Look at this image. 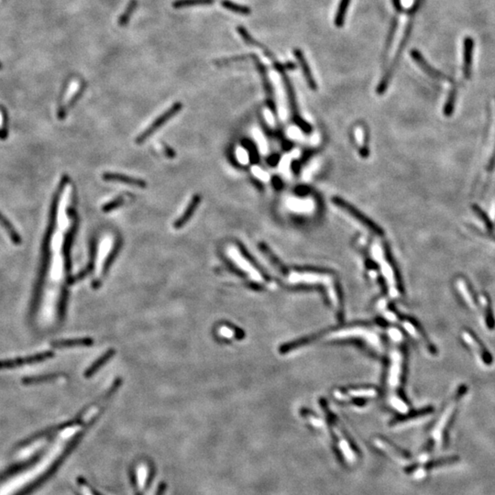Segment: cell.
Returning <instances> with one entry per match:
<instances>
[{
	"label": "cell",
	"instance_id": "cell-1",
	"mask_svg": "<svg viewBox=\"0 0 495 495\" xmlns=\"http://www.w3.org/2000/svg\"><path fill=\"white\" fill-rule=\"evenodd\" d=\"M389 333L393 342V346L390 351L389 373L387 379L389 404L395 410L401 413H407L408 407L397 394L404 371V352L401 349L402 335L395 328H391Z\"/></svg>",
	"mask_w": 495,
	"mask_h": 495
},
{
	"label": "cell",
	"instance_id": "cell-2",
	"mask_svg": "<svg viewBox=\"0 0 495 495\" xmlns=\"http://www.w3.org/2000/svg\"><path fill=\"white\" fill-rule=\"evenodd\" d=\"M326 340H340V339H356L363 344H367L370 349L375 352L381 351V339L375 331L367 326H352L337 329L326 335Z\"/></svg>",
	"mask_w": 495,
	"mask_h": 495
},
{
	"label": "cell",
	"instance_id": "cell-3",
	"mask_svg": "<svg viewBox=\"0 0 495 495\" xmlns=\"http://www.w3.org/2000/svg\"><path fill=\"white\" fill-rule=\"evenodd\" d=\"M418 8L419 2L418 1H416L415 4H414V6H413V9H411L409 21L407 22L406 30H405L404 34H402V40H401V42H400L399 46H398L397 51H396V53L394 55V61H393V63L391 64L389 69H388V71L385 74L384 77L381 79V83L378 85L377 93L380 94V95L384 93L386 89L388 87V85H389L390 82H391L392 78L394 77V71L396 70L398 64H399V62H400V60H401L402 51L406 49L407 43H408V41H409V39H410L412 30H413V26H414V14H415V11L417 10Z\"/></svg>",
	"mask_w": 495,
	"mask_h": 495
},
{
	"label": "cell",
	"instance_id": "cell-4",
	"mask_svg": "<svg viewBox=\"0 0 495 495\" xmlns=\"http://www.w3.org/2000/svg\"><path fill=\"white\" fill-rule=\"evenodd\" d=\"M116 240L111 235H106L102 237L99 246H98L97 259L95 262V270L97 272V277L94 280L93 287L98 288L101 283L102 277L105 274L107 263L109 262L110 257L112 256L115 249Z\"/></svg>",
	"mask_w": 495,
	"mask_h": 495
},
{
	"label": "cell",
	"instance_id": "cell-5",
	"mask_svg": "<svg viewBox=\"0 0 495 495\" xmlns=\"http://www.w3.org/2000/svg\"><path fill=\"white\" fill-rule=\"evenodd\" d=\"M227 255L231 260V262L234 264H236V266L240 270H242L244 273L248 275L250 280L254 282L255 284H265V282H266L265 277H263V274L258 271V269H256L252 265V263H250V261L246 258L245 256L241 252V250H239L236 246H229V248L227 249Z\"/></svg>",
	"mask_w": 495,
	"mask_h": 495
},
{
	"label": "cell",
	"instance_id": "cell-6",
	"mask_svg": "<svg viewBox=\"0 0 495 495\" xmlns=\"http://www.w3.org/2000/svg\"><path fill=\"white\" fill-rule=\"evenodd\" d=\"M182 105L180 102H175L174 104L170 106L169 108H167L164 112H162L161 114L159 115L156 119H153V121L149 124L148 127L144 129L141 133L137 137L136 142L137 143L144 142L148 138L153 135L157 130H159L160 127H162L165 123L169 121L170 119H172L174 116L179 113L182 109Z\"/></svg>",
	"mask_w": 495,
	"mask_h": 495
},
{
	"label": "cell",
	"instance_id": "cell-7",
	"mask_svg": "<svg viewBox=\"0 0 495 495\" xmlns=\"http://www.w3.org/2000/svg\"><path fill=\"white\" fill-rule=\"evenodd\" d=\"M332 201L337 207H339L344 211L347 212L349 215H351L352 217H354L355 219L360 222L371 232L374 233L377 236H382L384 234L383 230L376 223H374L373 220L369 218L368 216H365L364 214H362V212L358 210L355 207H353L351 204L347 203V201H345V200H343L342 198L338 197V196H334L332 198Z\"/></svg>",
	"mask_w": 495,
	"mask_h": 495
},
{
	"label": "cell",
	"instance_id": "cell-8",
	"mask_svg": "<svg viewBox=\"0 0 495 495\" xmlns=\"http://www.w3.org/2000/svg\"><path fill=\"white\" fill-rule=\"evenodd\" d=\"M462 339L464 342L470 347L471 351H473L476 354H478L481 360L486 365H491L493 362V357L491 355L488 349L485 347L483 341L479 338L478 335L475 334L473 330L470 328H464L462 331Z\"/></svg>",
	"mask_w": 495,
	"mask_h": 495
},
{
	"label": "cell",
	"instance_id": "cell-9",
	"mask_svg": "<svg viewBox=\"0 0 495 495\" xmlns=\"http://www.w3.org/2000/svg\"><path fill=\"white\" fill-rule=\"evenodd\" d=\"M54 355V352H51V351H46V352H41V353L34 354V355L20 357V358L10 359V360H0V371L19 368V367L23 366V365H27V364L43 362V361L53 358Z\"/></svg>",
	"mask_w": 495,
	"mask_h": 495
},
{
	"label": "cell",
	"instance_id": "cell-10",
	"mask_svg": "<svg viewBox=\"0 0 495 495\" xmlns=\"http://www.w3.org/2000/svg\"><path fill=\"white\" fill-rule=\"evenodd\" d=\"M377 396V391L374 388H357V389L337 391L335 397L341 402H352L360 401L365 402L369 399H373Z\"/></svg>",
	"mask_w": 495,
	"mask_h": 495
},
{
	"label": "cell",
	"instance_id": "cell-11",
	"mask_svg": "<svg viewBox=\"0 0 495 495\" xmlns=\"http://www.w3.org/2000/svg\"><path fill=\"white\" fill-rule=\"evenodd\" d=\"M457 288L468 306L472 309H478L481 305V302L478 298L477 294L474 291L472 285L469 283L465 278H459L457 280Z\"/></svg>",
	"mask_w": 495,
	"mask_h": 495
},
{
	"label": "cell",
	"instance_id": "cell-12",
	"mask_svg": "<svg viewBox=\"0 0 495 495\" xmlns=\"http://www.w3.org/2000/svg\"><path fill=\"white\" fill-rule=\"evenodd\" d=\"M410 55L412 56L413 60L415 61V63L417 64L419 67L421 68L423 70L424 72H426L428 76L432 77V78H435V79H437V80H448L449 81V77H446L444 74H442L441 72H438L437 70H436L435 68L432 67L430 64H428V62L426 61V59L424 58L423 55L421 54L420 51H417V50H412L410 52Z\"/></svg>",
	"mask_w": 495,
	"mask_h": 495
},
{
	"label": "cell",
	"instance_id": "cell-13",
	"mask_svg": "<svg viewBox=\"0 0 495 495\" xmlns=\"http://www.w3.org/2000/svg\"><path fill=\"white\" fill-rule=\"evenodd\" d=\"M201 198L198 195L192 196L190 201L187 203V207L182 210V214L178 216L174 222V228L175 229H182L185 225H187L191 217L194 215L196 208H198Z\"/></svg>",
	"mask_w": 495,
	"mask_h": 495
},
{
	"label": "cell",
	"instance_id": "cell-14",
	"mask_svg": "<svg viewBox=\"0 0 495 495\" xmlns=\"http://www.w3.org/2000/svg\"><path fill=\"white\" fill-rule=\"evenodd\" d=\"M237 30L239 34L241 35L242 40H243L248 45L258 48L259 50L263 51L267 58L271 60L272 63H273L274 61H276V57H275V55L273 54V52H272L271 50H269L264 44L258 42L256 39H254L253 37H252V35H251L248 30H246V28H244L243 26H237Z\"/></svg>",
	"mask_w": 495,
	"mask_h": 495
},
{
	"label": "cell",
	"instance_id": "cell-15",
	"mask_svg": "<svg viewBox=\"0 0 495 495\" xmlns=\"http://www.w3.org/2000/svg\"><path fill=\"white\" fill-rule=\"evenodd\" d=\"M103 179L108 182H121L123 185H127L130 187L144 188L146 187V182L142 179L131 177L126 174H119V173H106L103 174Z\"/></svg>",
	"mask_w": 495,
	"mask_h": 495
},
{
	"label": "cell",
	"instance_id": "cell-16",
	"mask_svg": "<svg viewBox=\"0 0 495 495\" xmlns=\"http://www.w3.org/2000/svg\"><path fill=\"white\" fill-rule=\"evenodd\" d=\"M376 444L380 449L384 450L385 452L389 453V454H391V456L396 457L398 460H402V461L411 460V455L406 450H404V449H400L399 447L395 446L394 443L390 442L387 439H384L383 437L377 438Z\"/></svg>",
	"mask_w": 495,
	"mask_h": 495
},
{
	"label": "cell",
	"instance_id": "cell-17",
	"mask_svg": "<svg viewBox=\"0 0 495 495\" xmlns=\"http://www.w3.org/2000/svg\"><path fill=\"white\" fill-rule=\"evenodd\" d=\"M294 54L296 56L297 62H298V64L300 65L301 69H302V71H303L304 77H305V80H306V83H307L309 87H310V89L314 90V91H316V90L318 89V85H317V82H316L315 78H314L313 75H312V71H311V69H310L309 64L307 63L306 59H305V55L303 53V51H301L300 49H295V50H294Z\"/></svg>",
	"mask_w": 495,
	"mask_h": 495
},
{
	"label": "cell",
	"instance_id": "cell-18",
	"mask_svg": "<svg viewBox=\"0 0 495 495\" xmlns=\"http://www.w3.org/2000/svg\"><path fill=\"white\" fill-rule=\"evenodd\" d=\"M94 344L93 339L90 338L82 339H60L53 340L51 342V347L53 349H68V347H90Z\"/></svg>",
	"mask_w": 495,
	"mask_h": 495
},
{
	"label": "cell",
	"instance_id": "cell-19",
	"mask_svg": "<svg viewBox=\"0 0 495 495\" xmlns=\"http://www.w3.org/2000/svg\"><path fill=\"white\" fill-rule=\"evenodd\" d=\"M473 40L467 37L464 40L463 45V72L466 78H470L471 72V63H472V53H473Z\"/></svg>",
	"mask_w": 495,
	"mask_h": 495
},
{
	"label": "cell",
	"instance_id": "cell-20",
	"mask_svg": "<svg viewBox=\"0 0 495 495\" xmlns=\"http://www.w3.org/2000/svg\"><path fill=\"white\" fill-rule=\"evenodd\" d=\"M81 88H82V85H81L80 82H78V81H72V83L70 84L69 87H68L67 92L65 94V97L63 99L62 106H61V109H60L61 116H64L65 114L68 107L71 106L72 102L75 100V98H77V95L80 93Z\"/></svg>",
	"mask_w": 495,
	"mask_h": 495
},
{
	"label": "cell",
	"instance_id": "cell-21",
	"mask_svg": "<svg viewBox=\"0 0 495 495\" xmlns=\"http://www.w3.org/2000/svg\"><path fill=\"white\" fill-rule=\"evenodd\" d=\"M149 478L148 466L141 463L137 467L136 470V483H137V491L136 495H143L147 487Z\"/></svg>",
	"mask_w": 495,
	"mask_h": 495
},
{
	"label": "cell",
	"instance_id": "cell-22",
	"mask_svg": "<svg viewBox=\"0 0 495 495\" xmlns=\"http://www.w3.org/2000/svg\"><path fill=\"white\" fill-rule=\"evenodd\" d=\"M63 376H65L64 373H53L38 375V376L24 377L22 380V383L23 385H26V386L42 384V383H45V382L54 381L60 377Z\"/></svg>",
	"mask_w": 495,
	"mask_h": 495
},
{
	"label": "cell",
	"instance_id": "cell-23",
	"mask_svg": "<svg viewBox=\"0 0 495 495\" xmlns=\"http://www.w3.org/2000/svg\"><path fill=\"white\" fill-rule=\"evenodd\" d=\"M481 303H483V312H484V318H485V324L489 329H494L495 327V318L492 305H491V299L488 297L486 294H483L481 296L480 299Z\"/></svg>",
	"mask_w": 495,
	"mask_h": 495
},
{
	"label": "cell",
	"instance_id": "cell-24",
	"mask_svg": "<svg viewBox=\"0 0 495 495\" xmlns=\"http://www.w3.org/2000/svg\"><path fill=\"white\" fill-rule=\"evenodd\" d=\"M459 460H460V457H457V456H450V457L436 459V460H434V461H430V462H427V463L424 465V470H425V471H429V470L438 469L440 467L452 465V464L457 463V462H459Z\"/></svg>",
	"mask_w": 495,
	"mask_h": 495
},
{
	"label": "cell",
	"instance_id": "cell-25",
	"mask_svg": "<svg viewBox=\"0 0 495 495\" xmlns=\"http://www.w3.org/2000/svg\"><path fill=\"white\" fill-rule=\"evenodd\" d=\"M259 247H260V250L263 252V255H264V256L270 261V263L279 271L280 273H282V274L284 275V276H286L288 273L287 269H285V267L281 263V262H280L278 259L276 258V256L271 252V250H270L264 243H261V244L259 245Z\"/></svg>",
	"mask_w": 495,
	"mask_h": 495
},
{
	"label": "cell",
	"instance_id": "cell-26",
	"mask_svg": "<svg viewBox=\"0 0 495 495\" xmlns=\"http://www.w3.org/2000/svg\"><path fill=\"white\" fill-rule=\"evenodd\" d=\"M352 0H340L339 7L337 9V12L335 15L334 22L335 25L338 28H341L345 24L346 16H347V9L351 4Z\"/></svg>",
	"mask_w": 495,
	"mask_h": 495
},
{
	"label": "cell",
	"instance_id": "cell-27",
	"mask_svg": "<svg viewBox=\"0 0 495 495\" xmlns=\"http://www.w3.org/2000/svg\"><path fill=\"white\" fill-rule=\"evenodd\" d=\"M114 351L110 350L108 352H106L104 355L101 356L98 360H96V361L85 371V378H90V377L93 376L94 374L97 373L98 370L101 368L104 364H106L107 360H109L110 359L112 358V356L114 355Z\"/></svg>",
	"mask_w": 495,
	"mask_h": 495
},
{
	"label": "cell",
	"instance_id": "cell-28",
	"mask_svg": "<svg viewBox=\"0 0 495 495\" xmlns=\"http://www.w3.org/2000/svg\"><path fill=\"white\" fill-rule=\"evenodd\" d=\"M221 6L224 8V9H228V10H230L232 12L237 13V14H240V15H243V16H248L250 15L251 13V9L247 7V6H243V5L237 4V3H235L233 2L231 0H222L221 1Z\"/></svg>",
	"mask_w": 495,
	"mask_h": 495
},
{
	"label": "cell",
	"instance_id": "cell-29",
	"mask_svg": "<svg viewBox=\"0 0 495 495\" xmlns=\"http://www.w3.org/2000/svg\"><path fill=\"white\" fill-rule=\"evenodd\" d=\"M133 196L132 195H119L118 197H115L114 199L110 200L108 201L106 205H104L103 207V210L105 212L111 211V210H114V209H117L119 208V207L123 206L124 204L129 203L132 201Z\"/></svg>",
	"mask_w": 495,
	"mask_h": 495
},
{
	"label": "cell",
	"instance_id": "cell-30",
	"mask_svg": "<svg viewBox=\"0 0 495 495\" xmlns=\"http://www.w3.org/2000/svg\"><path fill=\"white\" fill-rule=\"evenodd\" d=\"M215 3V0H175L173 3L174 9H186L195 6H208Z\"/></svg>",
	"mask_w": 495,
	"mask_h": 495
},
{
	"label": "cell",
	"instance_id": "cell-31",
	"mask_svg": "<svg viewBox=\"0 0 495 495\" xmlns=\"http://www.w3.org/2000/svg\"><path fill=\"white\" fill-rule=\"evenodd\" d=\"M398 28V17H394L392 21V23L390 25L389 33H388V36H387V39H386V43H385V48H384V53H383V60H386V57H387V54L389 52L390 49H391V46H392V43L394 42V36H395V33H396V30H397Z\"/></svg>",
	"mask_w": 495,
	"mask_h": 495
},
{
	"label": "cell",
	"instance_id": "cell-32",
	"mask_svg": "<svg viewBox=\"0 0 495 495\" xmlns=\"http://www.w3.org/2000/svg\"><path fill=\"white\" fill-rule=\"evenodd\" d=\"M138 6L137 0H131L127 4V8L124 10V12L121 14V16L119 19V24L121 27L127 25L133 13L136 10V8Z\"/></svg>",
	"mask_w": 495,
	"mask_h": 495
},
{
	"label": "cell",
	"instance_id": "cell-33",
	"mask_svg": "<svg viewBox=\"0 0 495 495\" xmlns=\"http://www.w3.org/2000/svg\"><path fill=\"white\" fill-rule=\"evenodd\" d=\"M256 56H257V55L254 54V53L236 55V56H232V57H228V58L217 60V61H216V64L217 66H224V65H227V64H233V63H237V62H242V61H246V60H253Z\"/></svg>",
	"mask_w": 495,
	"mask_h": 495
},
{
	"label": "cell",
	"instance_id": "cell-34",
	"mask_svg": "<svg viewBox=\"0 0 495 495\" xmlns=\"http://www.w3.org/2000/svg\"><path fill=\"white\" fill-rule=\"evenodd\" d=\"M472 209L473 211L475 212V214L482 219L483 223L486 226L487 229L489 231H492L493 230V224L491 222V220L489 218V216L487 215L485 212L483 211L482 208L479 207L478 205H473L472 206Z\"/></svg>",
	"mask_w": 495,
	"mask_h": 495
},
{
	"label": "cell",
	"instance_id": "cell-35",
	"mask_svg": "<svg viewBox=\"0 0 495 495\" xmlns=\"http://www.w3.org/2000/svg\"><path fill=\"white\" fill-rule=\"evenodd\" d=\"M217 334L222 339H232L239 337L236 329L232 326H227V325L220 326L217 329Z\"/></svg>",
	"mask_w": 495,
	"mask_h": 495
},
{
	"label": "cell",
	"instance_id": "cell-36",
	"mask_svg": "<svg viewBox=\"0 0 495 495\" xmlns=\"http://www.w3.org/2000/svg\"><path fill=\"white\" fill-rule=\"evenodd\" d=\"M0 223L2 224L3 227H5L6 230L8 231L9 234V237L12 240V242L15 243V244H20L21 243V239L19 237L17 232L12 229V226L9 224V221L5 218L4 216H2L0 214Z\"/></svg>",
	"mask_w": 495,
	"mask_h": 495
},
{
	"label": "cell",
	"instance_id": "cell-37",
	"mask_svg": "<svg viewBox=\"0 0 495 495\" xmlns=\"http://www.w3.org/2000/svg\"><path fill=\"white\" fill-rule=\"evenodd\" d=\"M456 98H457V91H456V89H453L452 91L449 93V98H448L447 103L445 105L444 114L446 116L449 117L450 115L452 114L455 103H456Z\"/></svg>",
	"mask_w": 495,
	"mask_h": 495
},
{
	"label": "cell",
	"instance_id": "cell-38",
	"mask_svg": "<svg viewBox=\"0 0 495 495\" xmlns=\"http://www.w3.org/2000/svg\"><path fill=\"white\" fill-rule=\"evenodd\" d=\"M236 158H237L239 162L242 165L248 164L249 161H250L249 153L247 152V150L243 147H237L236 149Z\"/></svg>",
	"mask_w": 495,
	"mask_h": 495
},
{
	"label": "cell",
	"instance_id": "cell-39",
	"mask_svg": "<svg viewBox=\"0 0 495 495\" xmlns=\"http://www.w3.org/2000/svg\"><path fill=\"white\" fill-rule=\"evenodd\" d=\"M77 485L79 487V490L82 495H95L93 491L90 489V487L85 483V480L83 478L77 479Z\"/></svg>",
	"mask_w": 495,
	"mask_h": 495
},
{
	"label": "cell",
	"instance_id": "cell-40",
	"mask_svg": "<svg viewBox=\"0 0 495 495\" xmlns=\"http://www.w3.org/2000/svg\"><path fill=\"white\" fill-rule=\"evenodd\" d=\"M251 172H252V174H253L256 177H258L259 179H261V180L266 181L267 179H268V174H267L265 172H263V170H261V168L257 167V166H253L252 169H251Z\"/></svg>",
	"mask_w": 495,
	"mask_h": 495
},
{
	"label": "cell",
	"instance_id": "cell-41",
	"mask_svg": "<svg viewBox=\"0 0 495 495\" xmlns=\"http://www.w3.org/2000/svg\"><path fill=\"white\" fill-rule=\"evenodd\" d=\"M166 489H167V484H166L164 482H161V483H160V484H159L158 488H157L155 494L154 495H164Z\"/></svg>",
	"mask_w": 495,
	"mask_h": 495
},
{
	"label": "cell",
	"instance_id": "cell-42",
	"mask_svg": "<svg viewBox=\"0 0 495 495\" xmlns=\"http://www.w3.org/2000/svg\"><path fill=\"white\" fill-rule=\"evenodd\" d=\"M0 133H6L4 131V116L0 110Z\"/></svg>",
	"mask_w": 495,
	"mask_h": 495
},
{
	"label": "cell",
	"instance_id": "cell-43",
	"mask_svg": "<svg viewBox=\"0 0 495 495\" xmlns=\"http://www.w3.org/2000/svg\"><path fill=\"white\" fill-rule=\"evenodd\" d=\"M494 167H495V153H494V155L492 156V158H491V161H490V162H489V165H488V171H489V172H491V171H492V170H493V168H494Z\"/></svg>",
	"mask_w": 495,
	"mask_h": 495
},
{
	"label": "cell",
	"instance_id": "cell-44",
	"mask_svg": "<svg viewBox=\"0 0 495 495\" xmlns=\"http://www.w3.org/2000/svg\"><path fill=\"white\" fill-rule=\"evenodd\" d=\"M0 68H1V64H0Z\"/></svg>",
	"mask_w": 495,
	"mask_h": 495
}]
</instances>
